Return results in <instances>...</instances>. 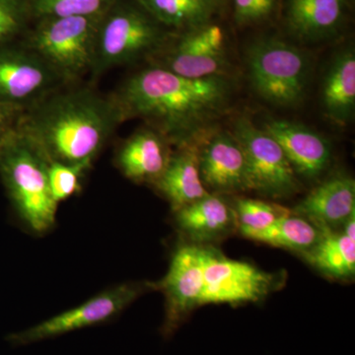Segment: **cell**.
<instances>
[{"mask_svg": "<svg viewBox=\"0 0 355 355\" xmlns=\"http://www.w3.org/2000/svg\"><path fill=\"white\" fill-rule=\"evenodd\" d=\"M232 94L224 76L188 78L153 65L130 76L112 98L123 121L142 119L179 146L224 113Z\"/></svg>", "mask_w": 355, "mask_h": 355, "instance_id": "6da1fadb", "label": "cell"}, {"mask_svg": "<svg viewBox=\"0 0 355 355\" xmlns=\"http://www.w3.org/2000/svg\"><path fill=\"white\" fill-rule=\"evenodd\" d=\"M24 111L16 130L49 161L89 168L123 121L112 96L87 88L51 92Z\"/></svg>", "mask_w": 355, "mask_h": 355, "instance_id": "7a4b0ae2", "label": "cell"}, {"mask_svg": "<svg viewBox=\"0 0 355 355\" xmlns=\"http://www.w3.org/2000/svg\"><path fill=\"white\" fill-rule=\"evenodd\" d=\"M49 163L16 128L0 139V174L16 214L33 234L55 226L58 205L51 196Z\"/></svg>", "mask_w": 355, "mask_h": 355, "instance_id": "3957f363", "label": "cell"}, {"mask_svg": "<svg viewBox=\"0 0 355 355\" xmlns=\"http://www.w3.org/2000/svg\"><path fill=\"white\" fill-rule=\"evenodd\" d=\"M246 67L252 87L266 102L286 108L302 102L310 60L300 49L277 38L261 39L248 49Z\"/></svg>", "mask_w": 355, "mask_h": 355, "instance_id": "277c9868", "label": "cell"}, {"mask_svg": "<svg viewBox=\"0 0 355 355\" xmlns=\"http://www.w3.org/2000/svg\"><path fill=\"white\" fill-rule=\"evenodd\" d=\"M113 6L102 16L98 27L94 76L156 55L165 46V34L149 14L130 6Z\"/></svg>", "mask_w": 355, "mask_h": 355, "instance_id": "5b68a950", "label": "cell"}, {"mask_svg": "<svg viewBox=\"0 0 355 355\" xmlns=\"http://www.w3.org/2000/svg\"><path fill=\"white\" fill-rule=\"evenodd\" d=\"M103 15L42 19L28 49L62 81L78 78L92 72L96 38Z\"/></svg>", "mask_w": 355, "mask_h": 355, "instance_id": "8992f818", "label": "cell"}, {"mask_svg": "<svg viewBox=\"0 0 355 355\" xmlns=\"http://www.w3.org/2000/svg\"><path fill=\"white\" fill-rule=\"evenodd\" d=\"M146 284L127 282L102 291L83 304L7 336L14 347H25L83 329L113 322L144 292Z\"/></svg>", "mask_w": 355, "mask_h": 355, "instance_id": "52a82bcc", "label": "cell"}, {"mask_svg": "<svg viewBox=\"0 0 355 355\" xmlns=\"http://www.w3.org/2000/svg\"><path fill=\"white\" fill-rule=\"evenodd\" d=\"M232 135L244 153L251 191L268 197L288 198L300 190L297 175L282 147L263 128L240 116Z\"/></svg>", "mask_w": 355, "mask_h": 355, "instance_id": "ba28073f", "label": "cell"}, {"mask_svg": "<svg viewBox=\"0 0 355 355\" xmlns=\"http://www.w3.org/2000/svg\"><path fill=\"white\" fill-rule=\"evenodd\" d=\"M277 284V277L272 273L205 247L200 306L258 302L272 292Z\"/></svg>", "mask_w": 355, "mask_h": 355, "instance_id": "9c48e42d", "label": "cell"}, {"mask_svg": "<svg viewBox=\"0 0 355 355\" xmlns=\"http://www.w3.org/2000/svg\"><path fill=\"white\" fill-rule=\"evenodd\" d=\"M205 257V247L202 245H181L173 254L165 277L153 284L165 297V320L161 329L165 338H170L191 313L200 307Z\"/></svg>", "mask_w": 355, "mask_h": 355, "instance_id": "30bf717a", "label": "cell"}, {"mask_svg": "<svg viewBox=\"0 0 355 355\" xmlns=\"http://www.w3.org/2000/svg\"><path fill=\"white\" fill-rule=\"evenodd\" d=\"M162 53L157 67L188 78L223 76L227 65L225 34L218 25L193 28Z\"/></svg>", "mask_w": 355, "mask_h": 355, "instance_id": "8fae6325", "label": "cell"}, {"mask_svg": "<svg viewBox=\"0 0 355 355\" xmlns=\"http://www.w3.org/2000/svg\"><path fill=\"white\" fill-rule=\"evenodd\" d=\"M62 79L34 51H0V103L26 109L53 92Z\"/></svg>", "mask_w": 355, "mask_h": 355, "instance_id": "7c38bea8", "label": "cell"}, {"mask_svg": "<svg viewBox=\"0 0 355 355\" xmlns=\"http://www.w3.org/2000/svg\"><path fill=\"white\" fill-rule=\"evenodd\" d=\"M198 164L207 190L214 193L251 191L244 153L232 133L216 132L198 144Z\"/></svg>", "mask_w": 355, "mask_h": 355, "instance_id": "4fadbf2b", "label": "cell"}, {"mask_svg": "<svg viewBox=\"0 0 355 355\" xmlns=\"http://www.w3.org/2000/svg\"><path fill=\"white\" fill-rule=\"evenodd\" d=\"M261 128L279 144L297 176L317 179L330 166V141L311 128L277 119L266 121Z\"/></svg>", "mask_w": 355, "mask_h": 355, "instance_id": "5bb4252c", "label": "cell"}, {"mask_svg": "<svg viewBox=\"0 0 355 355\" xmlns=\"http://www.w3.org/2000/svg\"><path fill=\"white\" fill-rule=\"evenodd\" d=\"M169 142L153 128L137 130L119 147L114 164L130 181L153 186L171 157Z\"/></svg>", "mask_w": 355, "mask_h": 355, "instance_id": "9a60e30c", "label": "cell"}, {"mask_svg": "<svg viewBox=\"0 0 355 355\" xmlns=\"http://www.w3.org/2000/svg\"><path fill=\"white\" fill-rule=\"evenodd\" d=\"M294 212L319 230L342 227L355 214L354 180L338 175L322 182L298 203Z\"/></svg>", "mask_w": 355, "mask_h": 355, "instance_id": "2e32d148", "label": "cell"}, {"mask_svg": "<svg viewBox=\"0 0 355 355\" xmlns=\"http://www.w3.org/2000/svg\"><path fill=\"white\" fill-rule=\"evenodd\" d=\"M153 187L169 202L173 211L209 195L200 178L198 144L195 139L178 146Z\"/></svg>", "mask_w": 355, "mask_h": 355, "instance_id": "e0dca14e", "label": "cell"}, {"mask_svg": "<svg viewBox=\"0 0 355 355\" xmlns=\"http://www.w3.org/2000/svg\"><path fill=\"white\" fill-rule=\"evenodd\" d=\"M345 8V0H287V27L302 41L327 40L342 27Z\"/></svg>", "mask_w": 355, "mask_h": 355, "instance_id": "ac0fdd59", "label": "cell"}, {"mask_svg": "<svg viewBox=\"0 0 355 355\" xmlns=\"http://www.w3.org/2000/svg\"><path fill=\"white\" fill-rule=\"evenodd\" d=\"M174 212L178 229L196 244L222 237L237 224L232 207L217 193H209Z\"/></svg>", "mask_w": 355, "mask_h": 355, "instance_id": "d6986e66", "label": "cell"}, {"mask_svg": "<svg viewBox=\"0 0 355 355\" xmlns=\"http://www.w3.org/2000/svg\"><path fill=\"white\" fill-rule=\"evenodd\" d=\"M324 114L338 125H347L355 110V53L349 48L340 51L329 67L321 92Z\"/></svg>", "mask_w": 355, "mask_h": 355, "instance_id": "ffe728a7", "label": "cell"}, {"mask_svg": "<svg viewBox=\"0 0 355 355\" xmlns=\"http://www.w3.org/2000/svg\"><path fill=\"white\" fill-rule=\"evenodd\" d=\"M239 230L248 239L301 254L314 246L321 237V231L314 224L292 214L277 219L265 228L258 230L239 228Z\"/></svg>", "mask_w": 355, "mask_h": 355, "instance_id": "44dd1931", "label": "cell"}, {"mask_svg": "<svg viewBox=\"0 0 355 355\" xmlns=\"http://www.w3.org/2000/svg\"><path fill=\"white\" fill-rule=\"evenodd\" d=\"M321 237L307 252L306 261L320 272L335 279H349L355 272V241L343 232L320 230Z\"/></svg>", "mask_w": 355, "mask_h": 355, "instance_id": "7402d4cb", "label": "cell"}, {"mask_svg": "<svg viewBox=\"0 0 355 355\" xmlns=\"http://www.w3.org/2000/svg\"><path fill=\"white\" fill-rule=\"evenodd\" d=\"M147 14L160 24L193 29L209 23L217 0H137Z\"/></svg>", "mask_w": 355, "mask_h": 355, "instance_id": "603a6c76", "label": "cell"}, {"mask_svg": "<svg viewBox=\"0 0 355 355\" xmlns=\"http://www.w3.org/2000/svg\"><path fill=\"white\" fill-rule=\"evenodd\" d=\"M114 0H30L32 12L42 19L101 16Z\"/></svg>", "mask_w": 355, "mask_h": 355, "instance_id": "cb8c5ba5", "label": "cell"}, {"mask_svg": "<svg viewBox=\"0 0 355 355\" xmlns=\"http://www.w3.org/2000/svg\"><path fill=\"white\" fill-rule=\"evenodd\" d=\"M233 211L238 228L252 230L265 228L277 219L292 214L291 209L279 205L252 198H238Z\"/></svg>", "mask_w": 355, "mask_h": 355, "instance_id": "d4e9b609", "label": "cell"}, {"mask_svg": "<svg viewBox=\"0 0 355 355\" xmlns=\"http://www.w3.org/2000/svg\"><path fill=\"white\" fill-rule=\"evenodd\" d=\"M90 168L80 164H64V163H49V183L51 196L55 202L60 205L73 197L81 191V182L84 175Z\"/></svg>", "mask_w": 355, "mask_h": 355, "instance_id": "484cf974", "label": "cell"}, {"mask_svg": "<svg viewBox=\"0 0 355 355\" xmlns=\"http://www.w3.org/2000/svg\"><path fill=\"white\" fill-rule=\"evenodd\" d=\"M234 20L238 26L259 24L275 13L279 0H233Z\"/></svg>", "mask_w": 355, "mask_h": 355, "instance_id": "4316f807", "label": "cell"}, {"mask_svg": "<svg viewBox=\"0 0 355 355\" xmlns=\"http://www.w3.org/2000/svg\"><path fill=\"white\" fill-rule=\"evenodd\" d=\"M24 7L22 0H0V44L19 31Z\"/></svg>", "mask_w": 355, "mask_h": 355, "instance_id": "83f0119b", "label": "cell"}, {"mask_svg": "<svg viewBox=\"0 0 355 355\" xmlns=\"http://www.w3.org/2000/svg\"><path fill=\"white\" fill-rule=\"evenodd\" d=\"M22 111L24 110L0 103V139L15 128H11L13 118L15 116V113Z\"/></svg>", "mask_w": 355, "mask_h": 355, "instance_id": "f1b7e54d", "label": "cell"}, {"mask_svg": "<svg viewBox=\"0 0 355 355\" xmlns=\"http://www.w3.org/2000/svg\"><path fill=\"white\" fill-rule=\"evenodd\" d=\"M343 227V233L352 241H355V214L347 219L342 226Z\"/></svg>", "mask_w": 355, "mask_h": 355, "instance_id": "f546056e", "label": "cell"}]
</instances>
